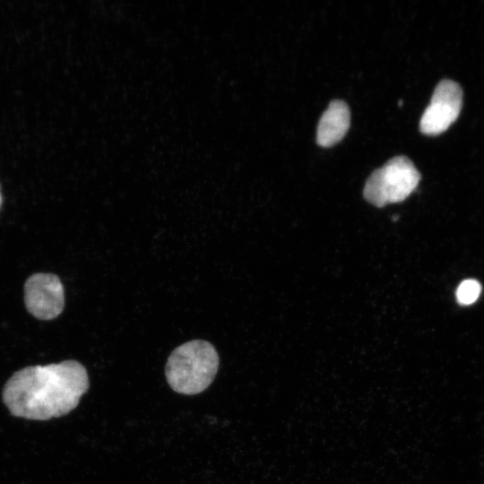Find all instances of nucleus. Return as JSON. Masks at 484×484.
<instances>
[{
  "label": "nucleus",
  "instance_id": "nucleus-4",
  "mask_svg": "<svg viewBox=\"0 0 484 484\" xmlns=\"http://www.w3.org/2000/svg\"><path fill=\"white\" fill-rule=\"evenodd\" d=\"M462 106L461 86L451 80L441 81L435 88L428 106L419 121V130L427 135L446 131L458 118Z\"/></svg>",
  "mask_w": 484,
  "mask_h": 484
},
{
  "label": "nucleus",
  "instance_id": "nucleus-8",
  "mask_svg": "<svg viewBox=\"0 0 484 484\" xmlns=\"http://www.w3.org/2000/svg\"><path fill=\"white\" fill-rule=\"evenodd\" d=\"M1 200H2V199H1V194H0V205H1Z\"/></svg>",
  "mask_w": 484,
  "mask_h": 484
},
{
  "label": "nucleus",
  "instance_id": "nucleus-1",
  "mask_svg": "<svg viewBox=\"0 0 484 484\" xmlns=\"http://www.w3.org/2000/svg\"><path fill=\"white\" fill-rule=\"evenodd\" d=\"M89 385L85 367L69 359L15 372L5 383L2 396L12 415L48 420L72 411Z\"/></svg>",
  "mask_w": 484,
  "mask_h": 484
},
{
  "label": "nucleus",
  "instance_id": "nucleus-7",
  "mask_svg": "<svg viewBox=\"0 0 484 484\" xmlns=\"http://www.w3.org/2000/svg\"><path fill=\"white\" fill-rule=\"evenodd\" d=\"M481 285L473 279L464 280L456 290V299L462 306H468L474 303L480 297Z\"/></svg>",
  "mask_w": 484,
  "mask_h": 484
},
{
  "label": "nucleus",
  "instance_id": "nucleus-2",
  "mask_svg": "<svg viewBox=\"0 0 484 484\" xmlns=\"http://www.w3.org/2000/svg\"><path fill=\"white\" fill-rule=\"evenodd\" d=\"M219 355L210 342L193 340L177 347L169 355L165 375L170 387L182 394H197L213 381Z\"/></svg>",
  "mask_w": 484,
  "mask_h": 484
},
{
  "label": "nucleus",
  "instance_id": "nucleus-3",
  "mask_svg": "<svg viewBox=\"0 0 484 484\" xmlns=\"http://www.w3.org/2000/svg\"><path fill=\"white\" fill-rule=\"evenodd\" d=\"M419 180L420 174L412 161L396 156L371 173L364 186V197L377 207L399 203L416 189Z\"/></svg>",
  "mask_w": 484,
  "mask_h": 484
},
{
  "label": "nucleus",
  "instance_id": "nucleus-5",
  "mask_svg": "<svg viewBox=\"0 0 484 484\" xmlns=\"http://www.w3.org/2000/svg\"><path fill=\"white\" fill-rule=\"evenodd\" d=\"M27 310L36 318L50 320L58 316L65 305L64 288L52 273H35L24 285Z\"/></svg>",
  "mask_w": 484,
  "mask_h": 484
},
{
  "label": "nucleus",
  "instance_id": "nucleus-6",
  "mask_svg": "<svg viewBox=\"0 0 484 484\" xmlns=\"http://www.w3.org/2000/svg\"><path fill=\"white\" fill-rule=\"evenodd\" d=\"M350 112L348 105L340 99L333 100L323 113L316 131L320 146L330 147L340 142L349 130Z\"/></svg>",
  "mask_w": 484,
  "mask_h": 484
}]
</instances>
